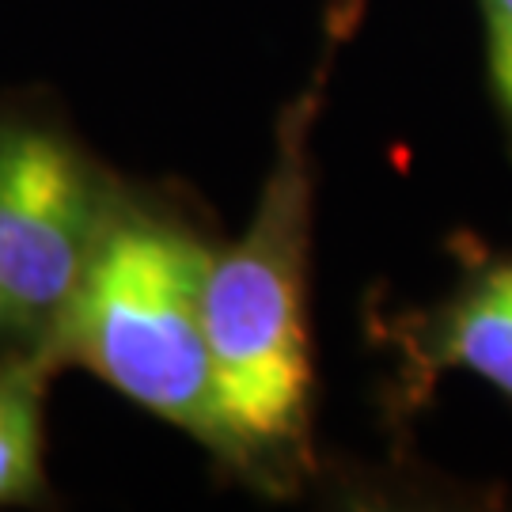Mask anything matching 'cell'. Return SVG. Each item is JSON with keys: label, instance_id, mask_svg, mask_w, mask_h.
Wrapping results in <instances>:
<instances>
[{"label": "cell", "instance_id": "6da1fadb", "mask_svg": "<svg viewBox=\"0 0 512 512\" xmlns=\"http://www.w3.org/2000/svg\"><path fill=\"white\" fill-rule=\"evenodd\" d=\"M315 103L311 92L285 110L255 217L236 243L213 251L205 277V334L228 463L251 475L285 478L308 459Z\"/></svg>", "mask_w": 512, "mask_h": 512}, {"label": "cell", "instance_id": "7a4b0ae2", "mask_svg": "<svg viewBox=\"0 0 512 512\" xmlns=\"http://www.w3.org/2000/svg\"><path fill=\"white\" fill-rule=\"evenodd\" d=\"M209 262L213 251L186 224L118 198L73 304L42 346L57 368H88L228 459L205 334Z\"/></svg>", "mask_w": 512, "mask_h": 512}, {"label": "cell", "instance_id": "3957f363", "mask_svg": "<svg viewBox=\"0 0 512 512\" xmlns=\"http://www.w3.org/2000/svg\"><path fill=\"white\" fill-rule=\"evenodd\" d=\"M114 202L73 141L0 122V338L42 346L54 334Z\"/></svg>", "mask_w": 512, "mask_h": 512}, {"label": "cell", "instance_id": "277c9868", "mask_svg": "<svg viewBox=\"0 0 512 512\" xmlns=\"http://www.w3.org/2000/svg\"><path fill=\"white\" fill-rule=\"evenodd\" d=\"M414 353L425 380L456 368L512 399V255L475 262L421 323Z\"/></svg>", "mask_w": 512, "mask_h": 512}, {"label": "cell", "instance_id": "5b68a950", "mask_svg": "<svg viewBox=\"0 0 512 512\" xmlns=\"http://www.w3.org/2000/svg\"><path fill=\"white\" fill-rule=\"evenodd\" d=\"M57 361L46 346L0 357V505L42 494V395Z\"/></svg>", "mask_w": 512, "mask_h": 512}, {"label": "cell", "instance_id": "8992f818", "mask_svg": "<svg viewBox=\"0 0 512 512\" xmlns=\"http://www.w3.org/2000/svg\"><path fill=\"white\" fill-rule=\"evenodd\" d=\"M486 31V76L505 145L512 152V0H478Z\"/></svg>", "mask_w": 512, "mask_h": 512}, {"label": "cell", "instance_id": "52a82bcc", "mask_svg": "<svg viewBox=\"0 0 512 512\" xmlns=\"http://www.w3.org/2000/svg\"><path fill=\"white\" fill-rule=\"evenodd\" d=\"M361 12H365V0H334V4H330V16H327L330 38H334V42H346L349 31H353L357 19H361Z\"/></svg>", "mask_w": 512, "mask_h": 512}]
</instances>
